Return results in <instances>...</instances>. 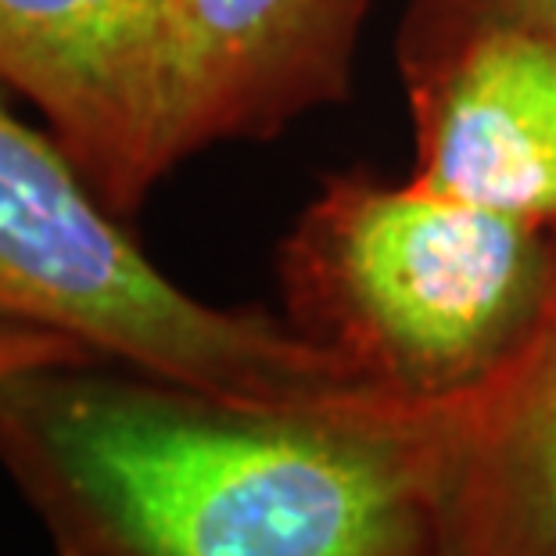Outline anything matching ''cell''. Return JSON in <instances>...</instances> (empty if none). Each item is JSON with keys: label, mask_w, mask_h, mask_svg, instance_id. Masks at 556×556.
<instances>
[{"label": "cell", "mask_w": 556, "mask_h": 556, "mask_svg": "<svg viewBox=\"0 0 556 556\" xmlns=\"http://www.w3.org/2000/svg\"><path fill=\"white\" fill-rule=\"evenodd\" d=\"M0 470L54 556H459L448 406H280L109 359L0 377Z\"/></svg>", "instance_id": "1"}, {"label": "cell", "mask_w": 556, "mask_h": 556, "mask_svg": "<svg viewBox=\"0 0 556 556\" xmlns=\"http://www.w3.org/2000/svg\"><path fill=\"white\" fill-rule=\"evenodd\" d=\"M556 274V230L428 187L338 173L277 252L283 319L363 388L417 406L475 395Z\"/></svg>", "instance_id": "2"}, {"label": "cell", "mask_w": 556, "mask_h": 556, "mask_svg": "<svg viewBox=\"0 0 556 556\" xmlns=\"http://www.w3.org/2000/svg\"><path fill=\"white\" fill-rule=\"evenodd\" d=\"M0 327L212 395L330 402L370 392L283 316L201 302L151 263L51 129L0 98Z\"/></svg>", "instance_id": "3"}, {"label": "cell", "mask_w": 556, "mask_h": 556, "mask_svg": "<svg viewBox=\"0 0 556 556\" xmlns=\"http://www.w3.org/2000/svg\"><path fill=\"white\" fill-rule=\"evenodd\" d=\"M370 0H173L140 115V187L345 98Z\"/></svg>", "instance_id": "4"}, {"label": "cell", "mask_w": 556, "mask_h": 556, "mask_svg": "<svg viewBox=\"0 0 556 556\" xmlns=\"http://www.w3.org/2000/svg\"><path fill=\"white\" fill-rule=\"evenodd\" d=\"M409 180L556 230V43L517 26L402 37Z\"/></svg>", "instance_id": "5"}, {"label": "cell", "mask_w": 556, "mask_h": 556, "mask_svg": "<svg viewBox=\"0 0 556 556\" xmlns=\"http://www.w3.org/2000/svg\"><path fill=\"white\" fill-rule=\"evenodd\" d=\"M173 0H0V90L43 115L115 216H134L148 73Z\"/></svg>", "instance_id": "6"}, {"label": "cell", "mask_w": 556, "mask_h": 556, "mask_svg": "<svg viewBox=\"0 0 556 556\" xmlns=\"http://www.w3.org/2000/svg\"><path fill=\"white\" fill-rule=\"evenodd\" d=\"M459 556H556V274L514 356L448 406Z\"/></svg>", "instance_id": "7"}, {"label": "cell", "mask_w": 556, "mask_h": 556, "mask_svg": "<svg viewBox=\"0 0 556 556\" xmlns=\"http://www.w3.org/2000/svg\"><path fill=\"white\" fill-rule=\"evenodd\" d=\"M489 22L531 29L556 43V0H409L402 37L489 26Z\"/></svg>", "instance_id": "8"}, {"label": "cell", "mask_w": 556, "mask_h": 556, "mask_svg": "<svg viewBox=\"0 0 556 556\" xmlns=\"http://www.w3.org/2000/svg\"><path fill=\"white\" fill-rule=\"evenodd\" d=\"M68 359H98L76 341L37 327H0V377L26 370L43 363H68Z\"/></svg>", "instance_id": "9"}]
</instances>
